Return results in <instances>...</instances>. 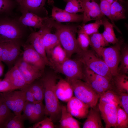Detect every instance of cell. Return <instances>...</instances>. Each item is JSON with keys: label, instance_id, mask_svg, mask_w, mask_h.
<instances>
[{"label": "cell", "instance_id": "16", "mask_svg": "<svg viewBox=\"0 0 128 128\" xmlns=\"http://www.w3.org/2000/svg\"><path fill=\"white\" fill-rule=\"evenodd\" d=\"M52 5L51 18L54 20L60 23L78 22L82 21L83 14H79L71 13L56 7L52 4Z\"/></svg>", "mask_w": 128, "mask_h": 128}, {"label": "cell", "instance_id": "3", "mask_svg": "<svg viewBox=\"0 0 128 128\" xmlns=\"http://www.w3.org/2000/svg\"><path fill=\"white\" fill-rule=\"evenodd\" d=\"M77 54L78 58L85 66L96 73L104 77L110 82L112 81L113 76L109 67L94 51L88 49L81 50Z\"/></svg>", "mask_w": 128, "mask_h": 128}, {"label": "cell", "instance_id": "1", "mask_svg": "<svg viewBox=\"0 0 128 128\" xmlns=\"http://www.w3.org/2000/svg\"><path fill=\"white\" fill-rule=\"evenodd\" d=\"M54 71L45 73L41 78L44 88L45 115L54 123L59 121L61 112V105L55 92L57 77Z\"/></svg>", "mask_w": 128, "mask_h": 128}, {"label": "cell", "instance_id": "9", "mask_svg": "<svg viewBox=\"0 0 128 128\" xmlns=\"http://www.w3.org/2000/svg\"><path fill=\"white\" fill-rule=\"evenodd\" d=\"M19 40L0 43L2 51L1 61L9 67H12L20 54L21 44Z\"/></svg>", "mask_w": 128, "mask_h": 128}, {"label": "cell", "instance_id": "31", "mask_svg": "<svg viewBox=\"0 0 128 128\" xmlns=\"http://www.w3.org/2000/svg\"><path fill=\"white\" fill-rule=\"evenodd\" d=\"M99 98V102L111 104L117 106H120L118 94L110 89L105 91L100 96Z\"/></svg>", "mask_w": 128, "mask_h": 128}, {"label": "cell", "instance_id": "43", "mask_svg": "<svg viewBox=\"0 0 128 128\" xmlns=\"http://www.w3.org/2000/svg\"><path fill=\"white\" fill-rule=\"evenodd\" d=\"M14 5V3L11 0H0V13L8 12Z\"/></svg>", "mask_w": 128, "mask_h": 128}, {"label": "cell", "instance_id": "17", "mask_svg": "<svg viewBox=\"0 0 128 128\" xmlns=\"http://www.w3.org/2000/svg\"><path fill=\"white\" fill-rule=\"evenodd\" d=\"M55 92L59 100L67 102L73 96V92L71 85L66 79H60L55 87Z\"/></svg>", "mask_w": 128, "mask_h": 128}, {"label": "cell", "instance_id": "28", "mask_svg": "<svg viewBox=\"0 0 128 128\" xmlns=\"http://www.w3.org/2000/svg\"><path fill=\"white\" fill-rule=\"evenodd\" d=\"M83 80L100 96L105 91L90 73L88 68L84 65Z\"/></svg>", "mask_w": 128, "mask_h": 128}, {"label": "cell", "instance_id": "48", "mask_svg": "<svg viewBox=\"0 0 128 128\" xmlns=\"http://www.w3.org/2000/svg\"><path fill=\"white\" fill-rule=\"evenodd\" d=\"M102 34L105 40L108 44L114 45L118 41L119 38H117L115 35L108 34L104 31Z\"/></svg>", "mask_w": 128, "mask_h": 128}, {"label": "cell", "instance_id": "37", "mask_svg": "<svg viewBox=\"0 0 128 128\" xmlns=\"http://www.w3.org/2000/svg\"><path fill=\"white\" fill-rule=\"evenodd\" d=\"M45 115V105L42 102L35 104L32 123H36L43 119Z\"/></svg>", "mask_w": 128, "mask_h": 128}, {"label": "cell", "instance_id": "22", "mask_svg": "<svg viewBox=\"0 0 128 128\" xmlns=\"http://www.w3.org/2000/svg\"><path fill=\"white\" fill-rule=\"evenodd\" d=\"M60 117L59 121L61 128H80L79 123L68 111L66 106L61 105Z\"/></svg>", "mask_w": 128, "mask_h": 128}, {"label": "cell", "instance_id": "2", "mask_svg": "<svg viewBox=\"0 0 128 128\" xmlns=\"http://www.w3.org/2000/svg\"><path fill=\"white\" fill-rule=\"evenodd\" d=\"M47 18L48 24L55 29L60 44L66 52L68 58H70L74 53H79L82 50L78 46L76 37L79 25L63 24L51 18L48 17Z\"/></svg>", "mask_w": 128, "mask_h": 128}, {"label": "cell", "instance_id": "50", "mask_svg": "<svg viewBox=\"0 0 128 128\" xmlns=\"http://www.w3.org/2000/svg\"><path fill=\"white\" fill-rule=\"evenodd\" d=\"M18 4L20 5V6L21 7L22 5L23 1V0H15Z\"/></svg>", "mask_w": 128, "mask_h": 128}, {"label": "cell", "instance_id": "35", "mask_svg": "<svg viewBox=\"0 0 128 128\" xmlns=\"http://www.w3.org/2000/svg\"><path fill=\"white\" fill-rule=\"evenodd\" d=\"M99 5L100 9L102 14L107 16L110 20L113 27L118 32L121 34L122 32L115 25L114 21L111 17L110 13L111 3L106 0H100Z\"/></svg>", "mask_w": 128, "mask_h": 128}, {"label": "cell", "instance_id": "18", "mask_svg": "<svg viewBox=\"0 0 128 128\" xmlns=\"http://www.w3.org/2000/svg\"><path fill=\"white\" fill-rule=\"evenodd\" d=\"M42 28L43 38L47 57L52 49L60 44L57 34L51 32L52 28L47 22Z\"/></svg>", "mask_w": 128, "mask_h": 128}, {"label": "cell", "instance_id": "15", "mask_svg": "<svg viewBox=\"0 0 128 128\" xmlns=\"http://www.w3.org/2000/svg\"><path fill=\"white\" fill-rule=\"evenodd\" d=\"M22 15L18 19L20 23L25 26L40 28L46 24L47 17H42L27 10L21 9Z\"/></svg>", "mask_w": 128, "mask_h": 128}, {"label": "cell", "instance_id": "11", "mask_svg": "<svg viewBox=\"0 0 128 128\" xmlns=\"http://www.w3.org/2000/svg\"><path fill=\"white\" fill-rule=\"evenodd\" d=\"M22 46L23 50L22 57L23 60L44 72L45 68L47 64L43 58L29 43H27Z\"/></svg>", "mask_w": 128, "mask_h": 128}, {"label": "cell", "instance_id": "56", "mask_svg": "<svg viewBox=\"0 0 128 128\" xmlns=\"http://www.w3.org/2000/svg\"><path fill=\"white\" fill-rule=\"evenodd\" d=\"M1 58H0V62H1Z\"/></svg>", "mask_w": 128, "mask_h": 128}, {"label": "cell", "instance_id": "39", "mask_svg": "<svg viewBox=\"0 0 128 128\" xmlns=\"http://www.w3.org/2000/svg\"><path fill=\"white\" fill-rule=\"evenodd\" d=\"M88 68L90 73L105 91L110 89L111 87L110 81L104 77L96 73Z\"/></svg>", "mask_w": 128, "mask_h": 128}, {"label": "cell", "instance_id": "42", "mask_svg": "<svg viewBox=\"0 0 128 128\" xmlns=\"http://www.w3.org/2000/svg\"><path fill=\"white\" fill-rule=\"evenodd\" d=\"M53 122L49 118L46 117L41 121L35 123L32 128H53Z\"/></svg>", "mask_w": 128, "mask_h": 128}, {"label": "cell", "instance_id": "34", "mask_svg": "<svg viewBox=\"0 0 128 128\" xmlns=\"http://www.w3.org/2000/svg\"><path fill=\"white\" fill-rule=\"evenodd\" d=\"M66 3L65 9L71 13L77 14L83 13V9L80 0H63Z\"/></svg>", "mask_w": 128, "mask_h": 128}, {"label": "cell", "instance_id": "47", "mask_svg": "<svg viewBox=\"0 0 128 128\" xmlns=\"http://www.w3.org/2000/svg\"><path fill=\"white\" fill-rule=\"evenodd\" d=\"M25 93L26 101L29 102L34 104L36 103L34 96L31 88L29 84L21 89Z\"/></svg>", "mask_w": 128, "mask_h": 128}, {"label": "cell", "instance_id": "14", "mask_svg": "<svg viewBox=\"0 0 128 128\" xmlns=\"http://www.w3.org/2000/svg\"><path fill=\"white\" fill-rule=\"evenodd\" d=\"M68 111L73 116L79 119L86 118L89 107L75 96L67 102L66 106Z\"/></svg>", "mask_w": 128, "mask_h": 128}, {"label": "cell", "instance_id": "33", "mask_svg": "<svg viewBox=\"0 0 128 128\" xmlns=\"http://www.w3.org/2000/svg\"><path fill=\"white\" fill-rule=\"evenodd\" d=\"M7 106L3 100L0 106V128H4L5 125L15 116Z\"/></svg>", "mask_w": 128, "mask_h": 128}, {"label": "cell", "instance_id": "44", "mask_svg": "<svg viewBox=\"0 0 128 128\" xmlns=\"http://www.w3.org/2000/svg\"><path fill=\"white\" fill-rule=\"evenodd\" d=\"M120 107L128 114V94L126 92H122L118 94Z\"/></svg>", "mask_w": 128, "mask_h": 128}, {"label": "cell", "instance_id": "23", "mask_svg": "<svg viewBox=\"0 0 128 128\" xmlns=\"http://www.w3.org/2000/svg\"><path fill=\"white\" fill-rule=\"evenodd\" d=\"M87 119L83 125V128H103L101 117L99 111L94 108H91L89 110Z\"/></svg>", "mask_w": 128, "mask_h": 128}, {"label": "cell", "instance_id": "40", "mask_svg": "<svg viewBox=\"0 0 128 128\" xmlns=\"http://www.w3.org/2000/svg\"><path fill=\"white\" fill-rule=\"evenodd\" d=\"M77 41L78 46L82 50H87L90 44L89 36L83 33L77 32Z\"/></svg>", "mask_w": 128, "mask_h": 128}, {"label": "cell", "instance_id": "6", "mask_svg": "<svg viewBox=\"0 0 128 128\" xmlns=\"http://www.w3.org/2000/svg\"><path fill=\"white\" fill-rule=\"evenodd\" d=\"M124 43V39L120 38H119L118 42L113 46L108 47H103L102 50V57L109 67L113 77L118 73L121 49Z\"/></svg>", "mask_w": 128, "mask_h": 128}, {"label": "cell", "instance_id": "19", "mask_svg": "<svg viewBox=\"0 0 128 128\" xmlns=\"http://www.w3.org/2000/svg\"><path fill=\"white\" fill-rule=\"evenodd\" d=\"M44 59L47 65L49 62L47 56L43 38L42 27L37 32H33L30 35L28 42Z\"/></svg>", "mask_w": 128, "mask_h": 128}, {"label": "cell", "instance_id": "25", "mask_svg": "<svg viewBox=\"0 0 128 128\" xmlns=\"http://www.w3.org/2000/svg\"><path fill=\"white\" fill-rule=\"evenodd\" d=\"M89 36L90 40V46L99 57L100 58L102 57V48L108 45L109 44L106 42L102 33L99 32Z\"/></svg>", "mask_w": 128, "mask_h": 128}, {"label": "cell", "instance_id": "27", "mask_svg": "<svg viewBox=\"0 0 128 128\" xmlns=\"http://www.w3.org/2000/svg\"><path fill=\"white\" fill-rule=\"evenodd\" d=\"M41 78L29 84L33 92L36 103L42 102L44 98V88Z\"/></svg>", "mask_w": 128, "mask_h": 128}, {"label": "cell", "instance_id": "55", "mask_svg": "<svg viewBox=\"0 0 128 128\" xmlns=\"http://www.w3.org/2000/svg\"><path fill=\"white\" fill-rule=\"evenodd\" d=\"M0 127H1V120H0Z\"/></svg>", "mask_w": 128, "mask_h": 128}, {"label": "cell", "instance_id": "8", "mask_svg": "<svg viewBox=\"0 0 128 128\" xmlns=\"http://www.w3.org/2000/svg\"><path fill=\"white\" fill-rule=\"evenodd\" d=\"M0 93L6 105L15 115L21 114L26 101L24 91L20 90Z\"/></svg>", "mask_w": 128, "mask_h": 128}, {"label": "cell", "instance_id": "20", "mask_svg": "<svg viewBox=\"0 0 128 128\" xmlns=\"http://www.w3.org/2000/svg\"><path fill=\"white\" fill-rule=\"evenodd\" d=\"M4 79L9 82L15 90H20L28 85L17 67L14 65L5 74Z\"/></svg>", "mask_w": 128, "mask_h": 128}, {"label": "cell", "instance_id": "38", "mask_svg": "<svg viewBox=\"0 0 128 128\" xmlns=\"http://www.w3.org/2000/svg\"><path fill=\"white\" fill-rule=\"evenodd\" d=\"M26 120L22 114L15 115L5 125L4 128H24Z\"/></svg>", "mask_w": 128, "mask_h": 128}, {"label": "cell", "instance_id": "7", "mask_svg": "<svg viewBox=\"0 0 128 128\" xmlns=\"http://www.w3.org/2000/svg\"><path fill=\"white\" fill-rule=\"evenodd\" d=\"M23 35L18 24L6 17L0 16V43L19 40Z\"/></svg>", "mask_w": 128, "mask_h": 128}, {"label": "cell", "instance_id": "53", "mask_svg": "<svg viewBox=\"0 0 128 128\" xmlns=\"http://www.w3.org/2000/svg\"><path fill=\"white\" fill-rule=\"evenodd\" d=\"M2 49H1V47L0 46V58H1V56H2Z\"/></svg>", "mask_w": 128, "mask_h": 128}, {"label": "cell", "instance_id": "5", "mask_svg": "<svg viewBox=\"0 0 128 128\" xmlns=\"http://www.w3.org/2000/svg\"><path fill=\"white\" fill-rule=\"evenodd\" d=\"M51 67L56 73L64 75L68 81L83 80L84 65L78 58L74 59L68 58L62 63Z\"/></svg>", "mask_w": 128, "mask_h": 128}, {"label": "cell", "instance_id": "10", "mask_svg": "<svg viewBox=\"0 0 128 128\" xmlns=\"http://www.w3.org/2000/svg\"><path fill=\"white\" fill-rule=\"evenodd\" d=\"M14 65L17 67L27 84L41 77L44 73L24 61L22 57L18 58Z\"/></svg>", "mask_w": 128, "mask_h": 128}, {"label": "cell", "instance_id": "24", "mask_svg": "<svg viewBox=\"0 0 128 128\" xmlns=\"http://www.w3.org/2000/svg\"><path fill=\"white\" fill-rule=\"evenodd\" d=\"M46 0H23L21 8V9L27 10L36 14L43 12L47 16L48 12L44 7Z\"/></svg>", "mask_w": 128, "mask_h": 128}, {"label": "cell", "instance_id": "29", "mask_svg": "<svg viewBox=\"0 0 128 128\" xmlns=\"http://www.w3.org/2000/svg\"><path fill=\"white\" fill-rule=\"evenodd\" d=\"M125 12L126 10L123 7L118 1L116 0L111 4V14L114 21L125 19Z\"/></svg>", "mask_w": 128, "mask_h": 128}, {"label": "cell", "instance_id": "21", "mask_svg": "<svg viewBox=\"0 0 128 128\" xmlns=\"http://www.w3.org/2000/svg\"><path fill=\"white\" fill-rule=\"evenodd\" d=\"M47 58L48 65L51 67L62 63L68 58L65 50L59 44L52 49Z\"/></svg>", "mask_w": 128, "mask_h": 128}, {"label": "cell", "instance_id": "49", "mask_svg": "<svg viewBox=\"0 0 128 128\" xmlns=\"http://www.w3.org/2000/svg\"><path fill=\"white\" fill-rule=\"evenodd\" d=\"M1 62H0V77L2 75L4 70V67Z\"/></svg>", "mask_w": 128, "mask_h": 128}, {"label": "cell", "instance_id": "30", "mask_svg": "<svg viewBox=\"0 0 128 128\" xmlns=\"http://www.w3.org/2000/svg\"><path fill=\"white\" fill-rule=\"evenodd\" d=\"M102 25L101 19H99L95 21L94 23L79 25L77 32L83 33L89 36L98 32L99 28Z\"/></svg>", "mask_w": 128, "mask_h": 128}, {"label": "cell", "instance_id": "4", "mask_svg": "<svg viewBox=\"0 0 128 128\" xmlns=\"http://www.w3.org/2000/svg\"><path fill=\"white\" fill-rule=\"evenodd\" d=\"M67 80L70 84L75 97L87 105L89 107L95 108L100 97L98 94L82 80Z\"/></svg>", "mask_w": 128, "mask_h": 128}, {"label": "cell", "instance_id": "26", "mask_svg": "<svg viewBox=\"0 0 128 128\" xmlns=\"http://www.w3.org/2000/svg\"><path fill=\"white\" fill-rule=\"evenodd\" d=\"M112 80L118 94L128 93V77L126 74L118 73Z\"/></svg>", "mask_w": 128, "mask_h": 128}, {"label": "cell", "instance_id": "32", "mask_svg": "<svg viewBox=\"0 0 128 128\" xmlns=\"http://www.w3.org/2000/svg\"><path fill=\"white\" fill-rule=\"evenodd\" d=\"M120 62V64L118 67V73L127 74L128 72V46L127 44L123 43L122 46Z\"/></svg>", "mask_w": 128, "mask_h": 128}, {"label": "cell", "instance_id": "51", "mask_svg": "<svg viewBox=\"0 0 128 128\" xmlns=\"http://www.w3.org/2000/svg\"><path fill=\"white\" fill-rule=\"evenodd\" d=\"M3 101V98L0 93V106Z\"/></svg>", "mask_w": 128, "mask_h": 128}, {"label": "cell", "instance_id": "13", "mask_svg": "<svg viewBox=\"0 0 128 128\" xmlns=\"http://www.w3.org/2000/svg\"><path fill=\"white\" fill-rule=\"evenodd\" d=\"M83 7V18L82 24L92 20L101 19L103 15L99 5L94 0H80Z\"/></svg>", "mask_w": 128, "mask_h": 128}, {"label": "cell", "instance_id": "54", "mask_svg": "<svg viewBox=\"0 0 128 128\" xmlns=\"http://www.w3.org/2000/svg\"><path fill=\"white\" fill-rule=\"evenodd\" d=\"M118 1H123V0H117Z\"/></svg>", "mask_w": 128, "mask_h": 128}, {"label": "cell", "instance_id": "36", "mask_svg": "<svg viewBox=\"0 0 128 128\" xmlns=\"http://www.w3.org/2000/svg\"><path fill=\"white\" fill-rule=\"evenodd\" d=\"M117 127L118 128H128V114L119 106L117 107Z\"/></svg>", "mask_w": 128, "mask_h": 128}, {"label": "cell", "instance_id": "46", "mask_svg": "<svg viewBox=\"0 0 128 128\" xmlns=\"http://www.w3.org/2000/svg\"><path fill=\"white\" fill-rule=\"evenodd\" d=\"M15 90L10 83L3 79H0V93Z\"/></svg>", "mask_w": 128, "mask_h": 128}, {"label": "cell", "instance_id": "12", "mask_svg": "<svg viewBox=\"0 0 128 128\" xmlns=\"http://www.w3.org/2000/svg\"><path fill=\"white\" fill-rule=\"evenodd\" d=\"M112 104L99 102L98 105L101 117L105 123V128H117L118 107Z\"/></svg>", "mask_w": 128, "mask_h": 128}, {"label": "cell", "instance_id": "52", "mask_svg": "<svg viewBox=\"0 0 128 128\" xmlns=\"http://www.w3.org/2000/svg\"><path fill=\"white\" fill-rule=\"evenodd\" d=\"M106 0L108 2H109L111 4L113 2H114V1L116 0Z\"/></svg>", "mask_w": 128, "mask_h": 128}, {"label": "cell", "instance_id": "45", "mask_svg": "<svg viewBox=\"0 0 128 128\" xmlns=\"http://www.w3.org/2000/svg\"><path fill=\"white\" fill-rule=\"evenodd\" d=\"M102 25L104 27V31L107 33L114 35H115L114 30V27L105 16H103L101 18Z\"/></svg>", "mask_w": 128, "mask_h": 128}, {"label": "cell", "instance_id": "41", "mask_svg": "<svg viewBox=\"0 0 128 128\" xmlns=\"http://www.w3.org/2000/svg\"><path fill=\"white\" fill-rule=\"evenodd\" d=\"M34 105L35 104L26 101L23 110L22 115L30 123H32Z\"/></svg>", "mask_w": 128, "mask_h": 128}]
</instances>
